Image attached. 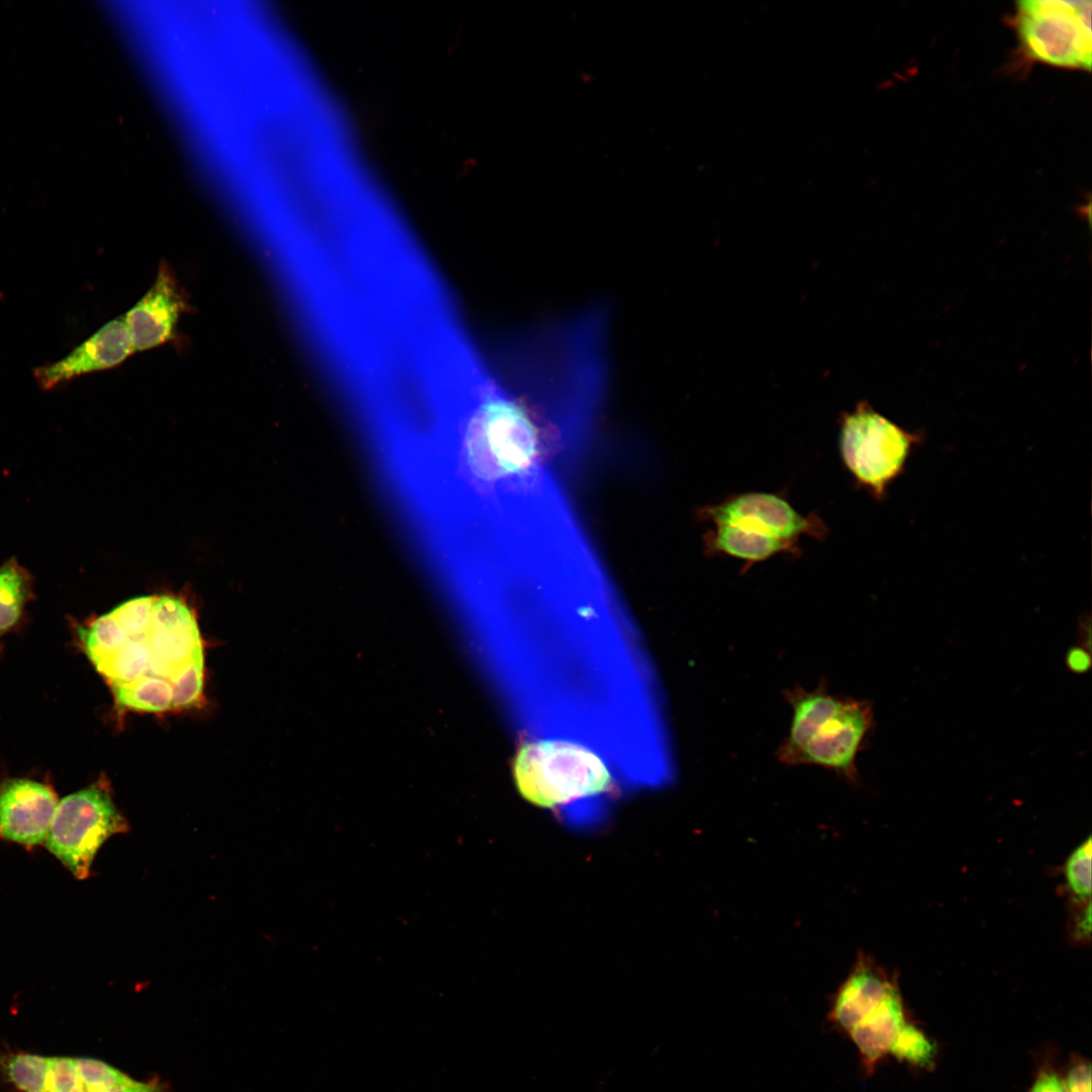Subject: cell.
Returning <instances> with one entry per match:
<instances>
[{"mask_svg":"<svg viewBox=\"0 0 1092 1092\" xmlns=\"http://www.w3.org/2000/svg\"><path fill=\"white\" fill-rule=\"evenodd\" d=\"M786 698L792 707L793 717L789 734L778 750V757L792 765L804 744L839 709L843 700L831 695L824 686L812 691L796 688L787 692Z\"/></svg>","mask_w":1092,"mask_h":1092,"instance_id":"14","label":"cell"},{"mask_svg":"<svg viewBox=\"0 0 1092 1092\" xmlns=\"http://www.w3.org/2000/svg\"><path fill=\"white\" fill-rule=\"evenodd\" d=\"M155 599L156 597L152 596L131 599L115 608L110 614L129 638L143 636L148 633L151 626Z\"/></svg>","mask_w":1092,"mask_h":1092,"instance_id":"23","label":"cell"},{"mask_svg":"<svg viewBox=\"0 0 1092 1092\" xmlns=\"http://www.w3.org/2000/svg\"><path fill=\"white\" fill-rule=\"evenodd\" d=\"M905 1023L902 999L895 985L872 1011L847 1031L868 1073H872L878 1062L890 1054Z\"/></svg>","mask_w":1092,"mask_h":1092,"instance_id":"13","label":"cell"},{"mask_svg":"<svg viewBox=\"0 0 1092 1092\" xmlns=\"http://www.w3.org/2000/svg\"><path fill=\"white\" fill-rule=\"evenodd\" d=\"M936 1053L935 1045L916 1026L905 1023L900 1029L890 1054L898 1060L919 1067H928Z\"/></svg>","mask_w":1092,"mask_h":1092,"instance_id":"22","label":"cell"},{"mask_svg":"<svg viewBox=\"0 0 1092 1092\" xmlns=\"http://www.w3.org/2000/svg\"><path fill=\"white\" fill-rule=\"evenodd\" d=\"M79 634L84 650L95 667L106 661L129 639L110 613L82 627Z\"/></svg>","mask_w":1092,"mask_h":1092,"instance_id":"19","label":"cell"},{"mask_svg":"<svg viewBox=\"0 0 1092 1092\" xmlns=\"http://www.w3.org/2000/svg\"><path fill=\"white\" fill-rule=\"evenodd\" d=\"M1091 906L1090 903L1082 909L1076 918L1075 932L1077 938L1089 939L1091 931Z\"/></svg>","mask_w":1092,"mask_h":1092,"instance_id":"27","label":"cell"},{"mask_svg":"<svg viewBox=\"0 0 1092 1092\" xmlns=\"http://www.w3.org/2000/svg\"><path fill=\"white\" fill-rule=\"evenodd\" d=\"M872 703L846 699L798 752L793 764H814L856 783L855 760L873 728Z\"/></svg>","mask_w":1092,"mask_h":1092,"instance_id":"7","label":"cell"},{"mask_svg":"<svg viewBox=\"0 0 1092 1092\" xmlns=\"http://www.w3.org/2000/svg\"><path fill=\"white\" fill-rule=\"evenodd\" d=\"M203 654L196 656L171 681L172 710L189 709L201 703L204 674Z\"/></svg>","mask_w":1092,"mask_h":1092,"instance_id":"21","label":"cell"},{"mask_svg":"<svg viewBox=\"0 0 1092 1092\" xmlns=\"http://www.w3.org/2000/svg\"><path fill=\"white\" fill-rule=\"evenodd\" d=\"M514 776L529 801L553 807L606 791L611 775L588 748L565 740L528 741L518 749Z\"/></svg>","mask_w":1092,"mask_h":1092,"instance_id":"1","label":"cell"},{"mask_svg":"<svg viewBox=\"0 0 1092 1092\" xmlns=\"http://www.w3.org/2000/svg\"><path fill=\"white\" fill-rule=\"evenodd\" d=\"M921 432H908L868 403L842 416L838 447L844 467L858 488L883 500L890 485L904 473Z\"/></svg>","mask_w":1092,"mask_h":1092,"instance_id":"2","label":"cell"},{"mask_svg":"<svg viewBox=\"0 0 1092 1092\" xmlns=\"http://www.w3.org/2000/svg\"><path fill=\"white\" fill-rule=\"evenodd\" d=\"M1029 1092H1068L1064 1081L1054 1072H1042Z\"/></svg>","mask_w":1092,"mask_h":1092,"instance_id":"26","label":"cell"},{"mask_svg":"<svg viewBox=\"0 0 1092 1092\" xmlns=\"http://www.w3.org/2000/svg\"><path fill=\"white\" fill-rule=\"evenodd\" d=\"M150 667V650L147 643V634L129 638L127 642L113 653L106 661L96 667L112 685H129L148 675Z\"/></svg>","mask_w":1092,"mask_h":1092,"instance_id":"17","label":"cell"},{"mask_svg":"<svg viewBox=\"0 0 1092 1092\" xmlns=\"http://www.w3.org/2000/svg\"><path fill=\"white\" fill-rule=\"evenodd\" d=\"M1068 1092H1091V1066L1087 1062L1076 1063L1068 1072Z\"/></svg>","mask_w":1092,"mask_h":1092,"instance_id":"24","label":"cell"},{"mask_svg":"<svg viewBox=\"0 0 1092 1092\" xmlns=\"http://www.w3.org/2000/svg\"><path fill=\"white\" fill-rule=\"evenodd\" d=\"M698 517L712 525H731L797 544L802 536L823 540L829 533L818 514L799 513L783 493L777 492L732 494L718 504L703 507Z\"/></svg>","mask_w":1092,"mask_h":1092,"instance_id":"6","label":"cell"},{"mask_svg":"<svg viewBox=\"0 0 1092 1092\" xmlns=\"http://www.w3.org/2000/svg\"><path fill=\"white\" fill-rule=\"evenodd\" d=\"M704 550L711 557L727 556L744 561V569L779 554H800L797 543L759 535L731 525H713L704 534Z\"/></svg>","mask_w":1092,"mask_h":1092,"instance_id":"15","label":"cell"},{"mask_svg":"<svg viewBox=\"0 0 1092 1092\" xmlns=\"http://www.w3.org/2000/svg\"><path fill=\"white\" fill-rule=\"evenodd\" d=\"M895 986L875 963L859 957L848 977L834 995L828 1019L847 1033L872 1011Z\"/></svg>","mask_w":1092,"mask_h":1092,"instance_id":"12","label":"cell"},{"mask_svg":"<svg viewBox=\"0 0 1092 1092\" xmlns=\"http://www.w3.org/2000/svg\"><path fill=\"white\" fill-rule=\"evenodd\" d=\"M150 650L148 675L171 681L196 656L203 645L192 610L174 597H156L147 633Z\"/></svg>","mask_w":1092,"mask_h":1092,"instance_id":"8","label":"cell"},{"mask_svg":"<svg viewBox=\"0 0 1092 1092\" xmlns=\"http://www.w3.org/2000/svg\"><path fill=\"white\" fill-rule=\"evenodd\" d=\"M133 352L124 321L119 317L104 325L64 358L36 368L34 376L42 388L50 389L78 376L115 367Z\"/></svg>","mask_w":1092,"mask_h":1092,"instance_id":"11","label":"cell"},{"mask_svg":"<svg viewBox=\"0 0 1092 1092\" xmlns=\"http://www.w3.org/2000/svg\"><path fill=\"white\" fill-rule=\"evenodd\" d=\"M30 593V575L15 559L0 565V632L17 623Z\"/></svg>","mask_w":1092,"mask_h":1092,"instance_id":"18","label":"cell"},{"mask_svg":"<svg viewBox=\"0 0 1092 1092\" xmlns=\"http://www.w3.org/2000/svg\"><path fill=\"white\" fill-rule=\"evenodd\" d=\"M1068 889L1077 903L1087 904L1091 898V838L1088 837L1068 857L1065 863Z\"/></svg>","mask_w":1092,"mask_h":1092,"instance_id":"20","label":"cell"},{"mask_svg":"<svg viewBox=\"0 0 1092 1092\" xmlns=\"http://www.w3.org/2000/svg\"><path fill=\"white\" fill-rule=\"evenodd\" d=\"M110 687L116 704L121 708L150 713L172 710L173 690L167 679L146 675L129 685Z\"/></svg>","mask_w":1092,"mask_h":1092,"instance_id":"16","label":"cell"},{"mask_svg":"<svg viewBox=\"0 0 1092 1092\" xmlns=\"http://www.w3.org/2000/svg\"><path fill=\"white\" fill-rule=\"evenodd\" d=\"M57 806L50 787L27 779L7 780L0 787V837L25 846L40 843Z\"/></svg>","mask_w":1092,"mask_h":1092,"instance_id":"10","label":"cell"},{"mask_svg":"<svg viewBox=\"0 0 1092 1092\" xmlns=\"http://www.w3.org/2000/svg\"><path fill=\"white\" fill-rule=\"evenodd\" d=\"M1066 663L1071 671L1084 673L1088 671L1091 666L1090 653L1082 646L1072 647L1067 653Z\"/></svg>","mask_w":1092,"mask_h":1092,"instance_id":"25","label":"cell"},{"mask_svg":"<svg viewBox=\"0 0 1092 1092\" xmlns=\"http://www.w3.org/2000/svg\"><path fill=\"white\" fill-rule=\"evenodd\" d=\"M188 307L184 291L163 262L152 287L122 317L133 351L149 350L170 341Z\"/></svg>","mask_w":1092,"mask_h":1092,"instance_id":"9","label":"cell"},{"mask_svg":"<svg viewBox=\"0 0 1092 1092\" xmlns=\"http://www.w3.org/2000/svg\"><path fill=\"white\" fill-rule=\"evenodd\" d=\"M1091 8L1090 0L1018 1L1013 25L1025 56L1048 65L1089 72Z\"/></svg>","mask_w":1092,"mask_h":1092,"instance_id":"3","label":"cell"},{"mask_svg":"<svg viewBox=\"0 0 1092 1092\" xmlns=\"http://www.w3.org/2000/svg\"><path fill=\"white\" fill-rule=\"evenodd\" d=\"M128 831L105 785L71 794L57 806L47 847L79 880L89 877L93 859L112 835Z\"/></svg>","mask_w":1092,"mask_h":1092,"instance_id":"4","label":"cell"},{"mask_svg":"<svg viewBox=\"0 0 1092 1092\" xmlns=\"http://www.w3.org/2000/svg\"><path fill=\"white\" fill-rule=\"evenodd\" d=\"M5 1069L22 1092H163L160 1083L136 1081L91 1058L18 1053L8 1058Z\"/></svg>","mask_w":1092,"mask_h":1092,"instance_id":"5","label":"cell"}]
</instances>
